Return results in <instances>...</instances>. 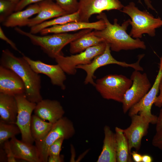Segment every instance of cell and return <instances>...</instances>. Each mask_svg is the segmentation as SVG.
<instances>
[{
	"instance_id": "cell-21",
	"label": "cell",
	"mask_w": 162,
	"mask_h": 162,
	"mask_svg": "<svg viewBox=\"0 0 162 162\" xmlns=\"http://www.w3.org/2000/svg\"><path fill=\"white\" fill-rule=\"evenodd\" d=\"M104 138L102 150L97 162H116L115 134L110 127L105 125L104 128Z\"/></svg>"
},
{
	"instance_id": "cell-34",
	"label": "cell",
	"mask_w": 162,
	"mask_h": 162,
	"mask_svg": "<svg viewBox=\"0 0 162 162\" xmlns=\"http://www.w3.org/2000/svg\"><path fill=\"white\" fill-rule=\"evenodd\" d=\"M0 38L2 40L5 41L15 50L17 51L20 53L21 52L17 48L16 44L6 36L1 26L0 27Z\"/></svg>"
},
{
	"instance_id": "cell-25",
	"label": "cell",
	"mask_w": 162,
	"mask_h": 162,
	"mask_svg": "<svg viewBox=\"0 0 162 162\" xmlns=\"http://www.w3.org/2000/svg\"><path fill=\"white\" fill-rule=\"evenodd\" d=\"M53 124L46 122L36 115L32 116L31 123V131L34 142L43 140L52 128Z\"/></svg>"
},
{
	"instance_id": "cell-27",
	"label": "cell",
	"mask_w": 162,
	"mask_h": 162,
	"mask_svg": "<svg viewBox=\"0 0 162 162\" xmlns=\"http://www.w3.org/2000/svg\"><path fill=\"white\" fill-rule=\"evenodd\" d=\"M21 133L20 128L14 123H8L0 120V145L10 138Z\"/></svg>"
},
{
	"instance_id": "cell-42",
	"label": "cell",
	"mask_w": 162,
	"mask_h": 162,
	"mask_svg": "<svg viewBox=\"0 0 162 162\" xmlns=\"http://www.w3.org/2000/svg\"><path fill=\"white\" fill-rule=\"evenodd\" d=\"M13 2L17 4L21 0H8Z\"/></svg>"
},
{
	"instance_id": "cell-36",
	"label": "cell",
	"mask_w": 162,
	"mask_h": 162,
	"mask_svg": "<svg viewBox=\"0 0 162 162\" xmlns=\"http://www.w3.org/2000/svg\"><path fill=\"white\" fill-rule=\"evenodd\" d=\"M64 156L61 155L50 156L48 157V162H62L64 161Z\"/></svg>"
},
{
	"instance_id": "cell-39",
	"label": "cell",
	"mask_w": 162,
	"mask_h": 162,
	"mask_svg": "<svg viewBox=\"0 0 162 162\" xmlns=\"http://www.w3.org/2000/svg\"><path fill=\"white\" fill-rule=\"evenodd\" d=\"M143 1L148 9L156 12L152 4L151 0H143Z\"/></svg>"
},
{
	"instance_id": "cell-35",
	"label": "cell",
	"mask_w": 162,
	"mask_h": 162,
	"mask_svg": "<svg viewBox=\"0 0 162 162\" xmlns=\"http://www.w3.org/2000/svg\"><path fill=\"white\" fill-rule=\"evenodd\" d=\"M159 91V94L156 99L154 104L156 106L161 107L162 106V76L160 82Z\"/></svg>"
},
{
	"instance_id": "cell-6",
	"label": "cell",
	"mask_w": 162,
	"mask_h": 162,
	"mask_svg": "<svg viewBox=\"0 0 162 162\" xmlns=\"http://www.w3.org/2000/svg\"><path fill=\"white\" fill-rule=\"evenodd\" d=\"M75 133L73 122L67 117L63 116L53 124L46 137L40 141L35 142L41 162H48L49 148L55 141L62 138L64 140L69 139Z\"/></svg>"
},
{
	"instance_id": "cell-17",
	"label": "cell",
	"mask_w": 162,
	"mask_h": 162,
	"mask_svg": "<svg viewBox=\"0 0 162 162\" xmlns=\"http://www.w3.org/2000/svg\"><path fill=\"white\" fill-rule=\"evenodd\" d=\"M105 27V23L102 20L92 22H72L44 28L41 30L40 33L41 35H44L50 33H68L87 29L101 30Z\"/></svg>"
},
{
	"instance_id": "cell-30",
	"label": "cell",
	"mask_w": 162,
	"mask_h": 162,
	"mask_svg": "<svg viewBox=\"0 0 162 162\" xmlns=\"http://www.w3.org/2000/svg\"><path fill=\"white\" fill-rule=\"evenodd\" d=\"M64 139L60 138L55 141L50 146L48 151V155L57 156L60 155L62 143Z\"/></svg>"
},
{
	"instance_id": "cell-23",
	"label": "cell",
	"mask_w": 162,
	"mask_h": 162,
	"mask_svg": "<svg viewBox=\"0 0 162 162\" xmlns=\"http://www.w3.org/2000/svg\"><path fill=\"white\" fill-rule=\"evenodd\" d=\"M103 42H104L103 39L94 35L92 31L71 42L69 51L72 54L79 53Z\"/></svg>"
},
{
	"instance_id": "cell-24",
	"label": "cell",
	"mask_w": 162,
	"mask_h": 162,
	"mask_svg": "<svg viewBox=\"0 0 162 162\" xmlns=\"http://www.w3.org/2000/svg\"><path fill=\"white\" fill-rule=\"evenodd\" d=\"M115 130L117 162H132L128 140L123 129L116 127Z\"/></svg>"
},
{
	"instance_id": "cell-43",
	"label": "cell",
	"mask_w": 162,
	"mask_h": 162,
	"mask_svg": "<svg viewBox=\"0 0 162 162\" xmlns=\"http://www.w3.org/2000/svg\"><path fill=\"white\" fill-rule=\"evenodd\" d=\"M160 62L161 63L162 68V57H161L160 58Z\"/></svg>"
},
{
	"instance_id": "cell-31",
	"label": "cell",
	"mask_w": 162,
	"mask_h": 162,
	"mask_svg": "<svg viewBox=\"0 0 162 162\" xmlns=\"http://www.w3.org/2000/svg\"><path fill=\"white\" fill-rule=\"evenodd\" d=\"M4 149L7 157V161L8 162H17L16 158L10 147L9 141L7 140L5 142L3 145L0 146Z\"/></svg>"
},
{
	"instance_id": "cell-1",
	"label": "cell",
	"mask_w": 162,
	"mask_h": 162,
	"mask_svg": "<svg viewBox=\"0 0 162 162\" xmlns=\"http://www.w3.org/2000/svg\"><path fill=\"white\" fill-rule=\"evenodd\" d=\"M97 18L99 20H103L106 27L101 30H94L92 31V33L108 44L111 50L118 52L122 50L146 49L143 41L140 39L133 38L127 33V30L130 25V19L120 25L116 19L114 20L113 24L111 23L106 14L103 12L99 14Z\"/></svg>"
},
{
	"instance_id": "cell-38",
	"label": "cell",
	"mask_w": 162,
	"mask_h": 162,
	"mask_svg": "<svg viewBox=\"0 0 162 162\" xmlns=\"http://www.w3.org/2000/svg\"><path fill=\"white\" fill-rule=\"evenodd\" d=\"M131 155L133 160L135 162H142V155L138 153L137 151L131 152Z\"/></svg>"
},
{
	"instance_id": "cell-2",
	"label": "cell",
	"mask_w": 162,
	"mask_h": 162,
	"mask_svg": "<svg viewBox=\"0 0 162 162\" xmlns=\"http://www.w3.org/2000/svg\"><path fill=\"white\" fill-rule=\"evenodd\" d=\"M0 64L13 70L21 78L25 86V94L29 100L37 103L43 99L40 92V76L22 56H16L8 49L3 50Z\"/></svg>"
},
{
	"instance_id": "cell-40",
	"label": "cell",
	"mask_w": 162,
	"mask_h": 162,
	"mask_svg": "<svg viewBox=\"0 0 162 162\" xmlns=\"http://www.w3.org/2000/svg\"><path fill=\"white\" fill-rule=\"evenodd\" d=\"M6 157L7 158L5 152L2 147L1 146V148H0V162L4 161L6 159Z\"/></svg>"
},
{
	"instance_id": "cell-13",
	"label": "cell",
	"mask_w": 162,
	"mask_h": 162,
	"mask_svg": "<svg viewBox=\"0 0 162 162\" xmlns=\"http://www.w3.org/2000/svg\"><path fill=\"white\" fill-rule=\"evenodd\" d=\"M131 123L130 126L123 129L128 143L129 152L134 148L136 151L140 149L142 138L146 136L148 131L149 121L145 117L136 114L130 117Z\"/></svg>"
},
{
	"instance_id": "cell-4",
	"label": "cell",
	"mask_w": 162,
	"mask_h": 162,
	"mask_svg": "<svg viewBox=\"0 0 162 162\" xmlns=\"http://www.w3.org/2000/svg\"><path fill=\"white\" fill-rule=\"evenodd\" d=\"M130 18L129 24L131 27L129 35L134 38L140 39L144 34L154 37L156 30L162 26V19L155 18L146 10H141L134 3L130 2L121 10Z\"/></svg>"
},
{
	"instance_id": "cell-22",
	"label": "cell",
	"mask_w": 162,
	"mask_h": 162,
	"mask_svg": "<svg viewBox=\"0 0 162 162\" xmlns=\"http://www.w3.org/2000/svg\"><path fill=\"white\" fill-rule=\"evenodd\" d=\"M18 110L17 103L15 96L0 93V120L15 124Z\"/></svg>"
},
{
	"instance_id": "cell-10",
	"label": "cell",
	"mask_w": 162,
	"mask_h": 162,
	"mask_svg": "<svg viewBox=\"0 0 162 162\" xmlns=\"http://www.w3.org/2000/svg\"><path fill=\"white\" fill-rule=\"evenodd\" d=\"M18 110L15 124L20 129L22 140L33 144L34 142L31 131L32 113L36 107V103L31 102L25 94L15 95Z\"/></svg>"
},
{
	"instance_id": "cell-37",
	"label": "cell",
	"mask_w": 162,
	"mask_h": 162,
	"mask_svg": "<svg viewBox=\"0 0 162 162\" xmlns=\"http://www.w3.org/2000/svg\"><path fill=\"white\" fill-rule=\"evenodd\" d=\"M156 124V131L162 128V107L160 110L159 115L157 118Z\"/></svg>"
},
{
	"instance_id": "cell-16",
	"label": "cell",
	"mask_w": 162,
	"mask_h": 162,
	"mask_svg": "<svg viewBox=\"0 0 162 162\" xmlns=\"http://www.w3.org/2000/svg\"><path fill=\"white\" fill-rule=\"evenodd\" d=\"M34 114L41 119L53 124L63 116L64 110L56 100L42 99L36 104Z\"/></svg>"
},
{
	"instance_id": "cell-19",
	"label": "cell",
	"mask_w": 162,
	"mask_h": 162,
	"mask_svg": "<svg viewBox=\"0 0 162 162\" xmlns=\"http://www.w3.org/2000/svg\"><path fill=\"white\" fill-rule=\"evenodd\" d=\"M12 151L17 159L29 162H41L36 146L17 139L16 136L9 141Z\"/></svg>"
},
{
	"instance_id": "cell-41",
	"label": "cell",
	"mask_w": 162,
	"mask_h": 162,
	"mask_svg": "<svg viewBox=\"0 0 162 162\" xmlns=\"http://www.w3.org/2000/svg\"><path fill=\"white\" fill-rule=\"evenodd\" d=\"M152 157L147 154L142 155V162H152Z\"/></svg>"
},
{
	"instance_id": "cell-12",
	"label": "cell",
	"mask_w": 162,
	"mask_h": 162,
	"mask_svg": "<svg viewBox=\"0 0 162 162\" xmlns=\"http://www.w3.org/2000/svg\"><path fill=\"white\" fill-rule=\"evenodd\" d=\"M79 22H89L91 16L103 11L121 10L124 6L119 0H79Z\"/></svg>"
},
{
	"instance_id": "cell-20",
	"label": "cell",
	"mask_w": 162,
	"mask_h": 162,
	"mask_svg": "<svg viewBox=\"0 0 162 162\" xmlns=\"http://www.w3.org/2000/svg\"><path fill=\"white\" fill-rule=\"evenodd\" d=\"M39 10L38 3L30 5L24 10L14 12L2 22V25L7 27L27 26L30 17L37 14Z\"/></svg>"
},
{
	"instance_id": "cell-29",
	"label": "cell",
	"mask_w": 162,
	"mask_h": 162,
	"mask_svg": "<svg viewBox=\"0 0 162 162\" xmlns=\"http://www.w3.org/2000/svg\"><path fill=\"white\" fill-rule=\"evenodd\" d=\"M64 10L67 14H73L78 11L79 2L77 0H52Z\"/></svg>"
},
{
	"instance_id": "cell-11",
	"label": "cell",
	"mask_w": 162,
	"mask_h": 162,
	"mask_svg": "<svg viewBox=\"0 0 162 162\" xmlns=\"http://www.w3.org/2000/svg\"><path fill=\"white\" fill-rule=\"evenodd\" d=\"M159 65L158 73L153 85L146 95L130 108L128 112V115L130 117L138 114L147 118L152 124H156L158 118L152 114L151 108L158 96L160 82L162 76V65L160 62Z\"/></svg>"
},
{
	"instance_id": "cell-33",
	"label": "cell",
	"mask_w": 162,
	"mask_h": 162,
	"mask_svg": "<svg viewBox=\"0 0 162 162\" xmlns=\"http://www.w3.org/2000/svg\"><path fill=\"white\" fill-rule=\"evenodd\" d=\"M45 0H21L17 4L15 11L22 10L27 6L38 3Z\"/></svg>"
},
{
	"instance_id": "cell-18",
	"label": "cell",
	"mask_w": 162,
	"mask_h": 162,
	"mask_svg": "<svg viewBox=\"0 0 162 162\" xmlns=\"http://www.w3.org/2000/svg\"><path fill=\"white\" fill-rule=\"evenodd\" d=\"M38 4L39 12L35 17L28 20L27 26L30 28L50 19L67 14L65 11L52 0H45Z\"/></svg>"
},
{
	"instance_id": "cell-15",
	"label": "cell",
	"mask_w": 162,
	"mask_h": 162,
	"mask_svg": "<svg viewBox=\"0 0 162 162\" xmlns=\"http://www.w3.org/2000/svg\"><path fill=\"white\" fill-rule=\"evenodd\" d=\"M24 84L13 70L0 65V93L14 96L25 94Z\"/></svg>"
},
{
	"instance_id": "cell-9",
	"label": "cell",
	"mask_w": 162,
	"mask_h": 162,
	"mask_svg": "<svg viewBox=\"0 0 162 162\" xmlns=\"http://www.w3.org/2000/svg\"><path fill=\"white\" fill-rule=\"evenodd\" d=\"M130 79L132 83L127 90L122 103L123 112L126 113L148 92L152 86L146 73L134 70Z\"/></svg>"
},
{
	"instance_id": "cell-28",
	"label": "cell",
	"mask_w": 162,
	"mask_h": 162,
	"mask_svg": "<svg viewBox=\"0 0 162 162\" xmlns=\"http://www.w3.org/2000/svg\"><path fill=\"white\" fill-rule=\"evenodd\" d=\"M17 4L8 0H0V22H3L15 11Z\"/></svg>"
},
{
	"instance_id": "cell-26",
	"label": "cell",
	"mask_w": 162,
	"mask_h": 162,
	"mask_svg": "<svg viewBox=\"0 0 162 162\" xmlns=\"http://www.w3.org/2000/svg\"><path fill=\"white\" fill-rule=\"evenodd\" d=\"M79 12L64 15L52 20L44 22L31 27L30 32L33 34L40 33L43 29L53 26L63 24L72 22H79Z\"/></svg>"
},
{
	"instance_id": "cell-32",
	"label": "cell",
	"mask_w": 162,
	"mask_h": 162,
	"mask_svg": "<svg viewBox=\"0 0 162 162\" xmlns=\"http://www.w3.org/2000/svg\"><path fill=\"white\" fill-rule=\"evenodd\" d=\"M152 145L162 151V128L156 131L152 142Z\"/></svg>"
},
{
	"instance_id": "cell-7",
	"label": "cell",
	"mask_w": 162,
	"mask_h": 162,
	"mask_svg": "<svg viewBox=\"0 0 162 162\" xmlns=\"http://www.w3.org/2000/svg\"><path fill=\"white\" fill-rule=\"evenodd\" d=\"M111 50L110 45L106 43L104 52L102 54L96 56L90 63L79 65L76 67V69H82L86 72V76L84 82L85 84L90 83L94 86L95 84L94 81V79L95 77L94 74L95 71L99 68L109 64H116L123 67L131 68L134 70H143V68L140 65V62L144 57V54L139 55L138 60L136 62L129 64L116 60L112 56Z\"/></svg>"
},
{
	"instance_id": "cell-8",
	"label": "cell",
	"mask_w": 162,
	"mask_h": 162,
	"mask_svg": "<svg viewBox=\"0 0 162 162\" xmlns=\"http://www.w3.org/2000/svg\"><path fill=\"white\" fill-rule=\"evenodd\" d=\"M106 46V43L103 42L78 54L66 56H59L55 59L65 73L74 75L76 73L77 66L90 63L96 56L104 52Z\"/></svg>"
},
{
	"instance_id": "cell-3",
	"label": "cell",
	"mask_w": 162,
	"mask_h": 162,
	"mask_svg": "<svg viewBox=\"0 0 162 162\" xmlns=\"http://www.w3.org/2000/svg\"><path fill=\"white\" fill-rule=\"evenodd\" d=\"M14 29L19 34L28 38L33 45L40 46L49 57L53 58L59 56L63 55L62 50L65 46L92 32L93 30L83 29L74 34L54 33L52 34L39 36L25 31L17 27H16Z\"/></svg>"
},
{
	"instance_id": "cell-14",
	"label": "cell",
	"mask_w": 162,
	"mask_h": 162,
	"mask_svg": "<svg viewBox=\"0 0 162 162\" xmlns=\"http://www.w3.org/2000/svg\"><path fill=\"white\" fill-rule=\"evenodd\" d=\"M22 57L36 72L46 75L50 78L52 85L60 87L62 90L65 89L64 84L66 79L65 73L58 64H49L40 60H33L24 55Z\"/></svg>"
},
{
	"instance_id": "cell-5",
	"label": "cell",
	"mask_w": 162,
	"mask_h": 162,
	"mask_svg": "<svg viewBox=\"0 0 162 162\" xmlns=\"http://www.w3.org/2000/svg\"><path fill=\"white\" fill-rule=\"evenodd\" d=\"M132 81L122 74H110L97 79L94 85L103 98L122 103Z\"/></svg>"
}]
</instances>
